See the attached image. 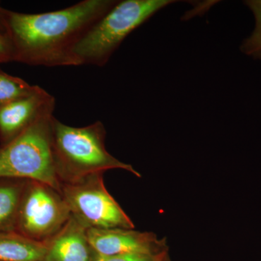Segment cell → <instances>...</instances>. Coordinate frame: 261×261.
<instances>
[{"mask_svg": "<svg viewBox=\"0 0 261 261\" xmlns=\"http://www.w3.org/2000/svg\"><path fill=\"white\" fill-rule=\"evenodd\" d=\"M56 99L37 85L28 96L0 107V139L3 145L8 143L50 110H55Z\"/></svg>", "mask_w": 261, "mask_h": 261, "instance_id": "cell-8", "label": "cell"}, {"mask_svg": "<svg viewBox=\"0 0 261 261\" xmlns=\"http://www.w3.org/2000/svg\"><path fill=\"white\" fill-rule=\"evenodd\" d=\"M47 247L22 233L0 231V261H44Z\"/></svg>", "mask_w": 261, "mask_h": 261, "instance_id": "cell-10", "label": "cell"}, {"mask_svg": "<svg viewBox=\"0 0 261 261\" xmlns=\"http://www.w3.org/2000/svg\"><path fill=\"white\" fill-rule=\"evenodd\" d=\"M54 110L44 113L21 134L0 148V178H27L61 194L51 144Z\"/></svg>", "mask_w": 261, "mask_h": 261, "instance_id": "cell-4", "label": "cell"}, {"mask_svg": "<svg viewBox=\"0 0 261 261\" xmlns=\"http://www.w3.org/2000/svg\"><path fill=\"white\" fill-rule=\"evenodd\" d=\"M103 173L63 182L61 195L71 216L87 228H128L135 225L108 192Z\"/></svg>", "mask_w": 261, "mask_h": 261, "instance_id": "cell-5", "label": "cell"}, {"mask_svg": "<svg viewBox=\"0 0 261 261\" xmlns=\"http://www.w3.org/2000/svg\"><path fill=\"white\" fill-rule=\"evenodd\" d=\"M163 252L159 254L132 252V253L122 254V255L108 257L99 256L98 255L95 261H157Z\"/></svg>", "mask_w": 261, "mask_h": 261, "instance_id": "cell-14", "label": "cell"}, {"mask_svg": "<svg viewBox=\"0 0 261 261\" xmlns=\"http://www.w3.org/2000/svg\"><path fill=\"white\" fill-rule=\"evenodd\" d=\"M15 62L14 51L9 38L0 25V63Z\"/></svg>", "mask_w": 261, "mask_h": 261, "instance_id": "cell-15", "label": "cell"}, {"mask_svg": "<svg viewBox=\"0 0 261 261\" xmlns=\"http://www.w3.org/2000/svg\"><path fill=\"white\" fill-rule=\"evenodd\" d=\"M89 245L99 256L108 257L132 252L159 254L168 250L165 240L152 232L128 228L87 229Z\"/></svg>", "mask_w": 261, "mask_h": 261, "instance_id": "cell-7", "label": "cell"}, {"mask_svg": "<svg viewBox=\"0 0 261 261\" xmlns=\"http://www.w3.org/2000/svg\"><path fill=\"white\" fill-rule=\"evenodd\" d=\"M106 128L102 122L73 127L53 118L51 144L58 175L62 183L76 181L108 170L123 169L141 177L127 163L113 157L106 149Z\"/></svg>", "mask_w": 261, "mask_h": 261, "instance_id": "cell-2", "label": "cell"}, {"mask_svg": "<svg viewBox=\"0 0 261 261\" xmlns=\"http://www.w3.org/2000/svg\"><path fill=\"white\" fill-rule=\"evenodd\" d=\"M244 3L251 10L255 24L252 34L244 39L240 50L246 56L261 61V0H247Z\"/></svg>", "mask_w": 261, "mask_h": 261, "instance_id": "cell-13", "label": "cell"}, {"mask_svg": "<svg viewBox=\"0 0 261 261\" xmlns=\"http://www.w3.org/2000/svg\"><path fill=\"white\" fill-rule=\"evenodd\" d=\"M71 214L59 192L31 181L19 209L18 224L22 234L40 242H47L61 229Z\"/></svg>", "mask_w": 261, "mask_h": 261, "instance_id": "cell-6", "label": "cell"}, {"mask_svg": "<svg viewBox=\"0 0 261 261\" xmlns=\"http://www.w3.org/2000/svg\"><path fill=\"white\" fill-rule=\"evenodd\" d=\"M173 0H124L94 23L73 49L79 65L105 66L122 42L135 29Z\"/></svg>", "mask_w": 261, "mask_h": 261, "instance_id": "cell-3", "label": "cell"}, {"mask_svg": "<svg viewBox=\"0 0 261 261\" xmlns=\"http://www.w3.org/2000/svg\"><path fill=\"white\" fill-rule=\"evenodd\" d=\"M21 193L14 185L0 186V231H8L18 221Z\"/></svg>", "mask_w": 261, "mask_h": 261, "instance_id": "cell-11", "label": "cell"}, {"mask_svg": "<svg viewBox=\"0 0 261 261\" xmlns=\"http://www.w3.org/2000/svg\"><path fill=\"white\" fill-rule=\"evenodd\" d=\"M157 261H171V258H170L169 254H168V250L163 252Z\"/></svg>", "mask_w": 261, "mask_h": 261, "instance_id": "cell-16", "label": "cell"}, {"mask_svg": "<svg viewBox=\"0 0 261 261\" xmlns=\"http://www.w3.org/2000/svg\"><path fill=\"white\" fill-rule=\"evenodd\" d=\"M87 229L71 216L65 226L47 241L44 261H90Z\"/></svg>", "mask_w": 261, "mask_h": 261, "instance_id": "cell-9", "label": "cell"}, {"mask_svg": "<svg viewBox=\"0 0 261 261\" xmlns=\"http://www.w3.org/2000/svg\"><path fill=\"white\" fill-rule=\"evenodd\" d=\"M37 85H31L18 77L5 73L0 68V107L28 96Z\"/></svg>", "mask_w": 261, "mask_h": 261, "instance_id": "cell-12", "label": "cell"}, {"mask_svg": "<svg viewBox=\"0 0 261 261\" xmlns=\"http://www.w3.org/2000/svg\"><path fill=\"white\" fill-rule=\"evenodd\" d=\"M116 0H84L56 11L23 13L0 4V25L6 33L15 62L32 66H79L75 44L116 5Z\"/></svg>", "mask_w": 261, "mask_h": 261, "instance_id": "cell-1", "label": "cell"}]
</instances>
